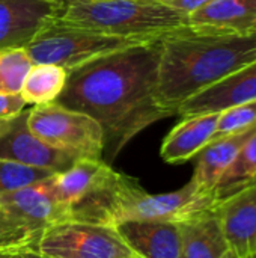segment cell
Listing matches in <instances>:
<instances>
[{"label":"cell","instance_id":"603a6c76","mask_svg":"<svg viewBox=\"0 0 256 258\" xmlns=\"http://www.w3.org/2000/svg\"><path fill=\"white\" fill-rule=\"evenodd\" d=\"M256 127V100L231 106L220 112L216 133L211 141L241 133Z\"/></svg>","mask_w":256,"mask_h":258},{"label":"cell","instance_id":"8fae6325","mask_svg":"<svg viewBox=\"0 0 256 258\" xmlns=\"http://www.w3.org/2000/svg\"><path fill=\"white\" fill-rule=\"evenodd\" d=\"M229 249L237 258L256 252V180L234 190L214 204Z\"/></svg>","mask_w":256,"mask_h":258},{"label":"cell","instance_id":"6da1fadb","mask_svg":"<svg viewBox=\"0 0 256 258\" xmlns=\"http://www.w3.org/2000/svg\"><path fill=\"white\" fill-rule=\"evenodd\" d=\"M161 41L142 42L68 71L56 103L92 116L103 128V160L113 163L124 147L151 124L174 116L157 101Z\"/></svg>","mask_w":256,"mask_h":258},{"label":"cell","instance_id":"277c9868","mask_svg":"<svg viewBox=\"0 0 256 258\" xmlns=\"http://www.w3.org/2000/svg\"><path fill=\"white\" fill-rule=\"evenodd\" d=\"M128 180L103 159H80L50 177L48 186L68 221L115 227Z\"/></svg>","mask_w":256,"mask_h":258},{"label":"cell","instance_id":"f546056e","mask_svg":"<svg viewBox=\"0 0 256 258\" xmlns=\"http://www.w3.org/2000/svg\"><path fill=\"white\" fill-rule=\"evenodd\" d=\"M252 258H256V252H255V254H253V257H252Z\"/></svg>","mask_w":256,"mask_h":258},{"label":"cell","instance_id":"d4e9b609","mask_svg":"<svg viewBox=\"0 0 256 258\" xmlns=\"http://www.w3.org/2000/svg\"><path fill=\"white\" fill-rule=\"evenodd\" d=\"M0 258H54L41 252L38 248L0 249Z\"/></svg>","mask_w":256,"mask_h":258},{"label":"cell","instance_id":"ba28073f","mask_svg":"<svg viewBox=\"0 0 256 258\" xmlns=\"http://www.w3.org/2000/svg\"><path fill=\"white\" fill-rule=\"evenodd\" d=\"M216 197L201 192L195 183L167 194H148L136 178L130 177L119 212V222L130 219L184 222L192 216L214 207Z\"/></svg>","mask_w":256,"mask_h":258},{"label":"cell","instance_id":"3957f363","mask_svg":"<svg viewBox=\"0 0 256 258\" xmlns=\"http://www.w3.org/2000/svg\"><path fill=\"white\" fill-rule=\"evenodd\" d=\"M53 18L139 42L161 41L189 26V14L163 3L137 0H94L59 9Z\"/></svg>","mask_w":256,"mask_h":258},{"label":"cell","instance_id":"4316f807","mask_svg":"<svg viewBox=\"0 0 256 258\" xmlns=\"http://www.w3.org/2000/svg\"><path fill=\"white\" fill-rule=\"evenodd\" d=\"M48 3H53L56 5L57 8L63 9L66 6H71V5H77V3H84V2H94V0H45Z\"/></svg>","mask_w":256,"mask_h":258},{"label":"cell","instance_id":"cb8c5ba5","mask_svg":"<svg viewBox=\"0 0 256 258\" xmlns=\"http://www.w3.org/2000/svg\"><path fill=\"white\" fill-rule=\"evenodd\" d=\"M26 101L20 94H2L0 92V119L11 118L21 113L26 109Z\"/></svg>","mask_w":256,"mask_h":258},{"label":"cell","instance_id":"5bb4252c","mask_svg":"<svg viewBox=\"0 0 256 258\" xmlns=\"http://www.w3.org/2000/svg\"><path fill=\"white\" fill-rule=\"evenodd\" d=\"M59 9L45 0H0V48L26 47Z\"/></svg>","mask_w":256,"mask_h":258},{"label":"cell","instance_id":"f1b7e54d","mask_svg":"<svg viewBox=\"0 0 256 258\" xmlns=\"http://www.w3.org/2000/svg\"><path fill=\"white\" fill-rule=\"evenodd\" d=\"M223 258H237V257H235V254H234L232 251H229V252H228V254H226Z\"/></svg>","mask_w":256,"mask_h":258},{"label":"cell","instance_id":"ac0fdd59","mask_svg":"<svg viewBox=\"0 0 256 258\" xmlns=\"http://www.w3.org/2000/svg\"><path fill=\"white\" fill-rule=\"evenodd\" d=\"M255 130L256 127H253L241 133H235L231 136L211 141L196 156V166L190 181L195 183V186L201 192L214 195L217 181L220 180L223 172L229 168V165L234 162L240 148Z\"/></svg>","mask_w":256,"mask_h":258},{"label":"cell","instance_id":"8992f818","mask_svg":"<svg viewBox=\"0 0 256 258\" xmlns=\"http://www.w3.org/2000/svg\"><path fill=\"white\" fill-rule=\"evenodd\" d=\"M142 44L119 36L48 18L24 47L33 63H51L74 70L97 57Z\"/></svg>","mask_w":256,"mask_h":258},{"label":"cell","instance_id":"2e32d148","mask_svg":"<svg viewBox=\"0 0 256 258\" xmlns=\"http://www.w3.org/2000/svg\"><path fill=\"white\" fill-rule=\"evenodd\" d=\"M189 26L225 33H256V0H214L189 14Z\"/></svg>","mask_w":256,"mask_h":258},{"label":"cell","instance_id":"484cf974","mask_svg":"<svg viewBox=\"0 0 256 258\" xmlns=\"http://www.w3.org/2000/svg\"><path fill=\"white\" fill-rule=\"evenodd\" d=\"M211 2H214V0H167L166 5L172 6L178 11H183L186 14H192Z\"/></svg>","mask_w":256,"mask_h":258},{"label":"cell","instance_id":"d6986e66","mask_svg":"<svg viewBox=\"0 0 256 258\" xmlns=\"http://www.w3.org/2000/svg\"><path fill=\"white\" fill-rule=\"evenodd\" d=\"M68 71L51 63H33L27 73L20 95L26 104L53 103L65 89Z\"/></svg>","mask_w":256,"mask_h":258},{"label":"cell","instance_id":"4fadbf2b","mask_svg":"<svg viewBox=\"0 0 256 258\" xmlns=\"http://www.w3.org/2000/svg\"><path fill=\"white\" fill-rule=\"evenodd\" d=\"M256 100V60L222 82L193 95L178 107L180 116L222 112L231 106Z\"/></svg>","mask_w":256,"mask_h":258},{"label":"cell","instance_id":"44dd1931","mask_svg":"<svg viewBox=\"0 0 256 258\" xmlns=\"http://www.w3.org/2000/svg\"><path fill=\"white\" fill-rule=\"evenodd\" d=\"M32 67L33 60L24 47L0 48V92L20 94Z\"/></svg>","mask_w":256,"mask_h":258},{"label":"cell","instance_id":"4dcf8cb0","mask_svg":"<svg viewBox=\"0 0 256 258\" xmlns=\"http://www.w3.org/2000/svg\"><path fill=\"white\" fill-rule=\"evenodd\" d=\"M3 119H5V118H3ZM0 122H2V119H0Z\"/></svg>","mask_w":256,"mask_h":258},{"label":"cell","instance_id":"7c38bea8","mask_svg":"<svg viewBox=\"0 0 256 258\" xmlns=\"http://www.w3.org/2000/svg\"><path fill=\"white\" fill-rule=\"evenodd\" d=\"M116 231L137 258H181L178 222L130 219L115 225Z\"/></svg>","mask_w":256,"mask_h":258},{"label":"cell","instance_id":"83f0119b","mask_svg":"<svg viewBox=\"0 0 256 258\" xmlns=\"http://www.w3.org/2000/svg\"><path fill=\"white\" fill-rule=\"evenodd\" d=\"M137 2H146V3H163V5H166V3H167V0H137Z\"/></svg>","mask_w":256,"mask_h":258},{"label":"cell","instance_id":"30bf717a","mask_svg":"<svg viewBox=\"0 0 256 258\" xmlns=\"http://www.w3.org/2000/svg\"><path fill=\"white\" fill-rule=\"evenodd\" d=\"M27 115L29 109H24L15 116L2 119L0 159L45 168L53 172H63L83 159L77 154L57 150L35 136L27 125Z\"/></svg>","mask_w":256,"mask_h":258},{"label":"cell","instance_id":"ffe728a7","mask_svg":"<svg viewBox=\"0 0 256 258\" xmlns=\"http://www.w3.org/2000/svg\"><path fill=\"white\" fill-rule=\"evenodd\" d=\"M256 180V130L243 144L237 157L216 184V201Z\"/></svg>","mask_w":256,"mask_h":258},{"label":"cell","instance_id":"7a4b0ae2","mask_svg":"<svg viewBox=\"0 0 256 258\" xmlns=\"http://www.w3.org/2000/svg\"><path fill=\"white\" fill-rule=\"evenodd\" d=\"M256 60V33L183 27L161 39L157 101L174 115L193 95Z\"/></svg>","mask_w":256,"mask_h":258},{"label":"cell","instance_id":"5b68a950","mask_svg":"<svg viewBox=\"0 0 256 258\" xmlns=\"http://www.w3.org/2000/svg\"><path fill=\"white\" fill-rule=\"evenodd\" d=\"M68 221L63 207L53 197L48 178L0 195V249L36 248L56 224Z\"/></svg>","mask_w":256,"mask_h":258},{"label":"cell","instance_id":"52a82bcc","mask_svg":"<svg viewBox=\"0 0 256 258\" xmlns=\"http://www.w3.org/2000/svg\"><path fill=\"white\" fill-rule=\"evenodd\" d=\"M27 125L45 144L83 159H103L104 135L89 115L62 104L45 103L29 109Z\"/></svg>","mask_w":256,"mask_h":258},{"label":"cell","instance_id":"9a60e30c","mask_svg":"<svg viewBox=\"0 0 256 258\" xmlns=\"http://www.w3.org/2000/svg\"><path fill=\"white\" fill-rule=\"evenodd\" d=\"M220 112L183 116L161 144V159L172 165L195 159L213 139Z\"/></svg>","mask_w":256,"mask_h":258},{"label":"cell","instance_id":"1f68e13d","mask_svg":"<svg viewBox=\"0 0 256 258\" xmlns=\"http://www.w3.org/2000/svg\"><path fill=\"white\" fill-rule=\"evenodd\" d=\"M134 258H137V257H134Z\"/></svg>","mask_w":256,"mask_h":258},{"label":"cell","instance_id":"e0dca14e","mask_svg":"<svg viewBox=\"0 0 256 258\" xmlns=\"http://www.w3.org/2000/svg\"><path fill=\"white\" fill-rule=\"evenodd\" d=\"M181 258H223L231 249L214 207L180 222Z\"/></svg>","mask_w":256,"mask_h":258},{"label":"cell","instance_id":"7402d4cb","mask_svg":"<svg viewBox=\"0 0 256 258\" xmlns=\"http://www.w3.org/2000/svg\"><path fill=\"white\" fill-rule=\"evenodd\" d=\"M57 172L0 159V195L38 184Z\"/></svg>","mask_w":256,"mask_h":258},{"label":"cell","instance_id":"9c48e42d","mask_svg":"<svg viewBox=\"0 0 256 258\" xmlns=\"http://www.w3.org/2000/svg\"><path fill=\"white\" fill-rule=\"evenodd\" d=\"M36 248L54 258H134L115 227L74 221L51 227Z\"/></svg>","mask_w":256,"mask_h":258}]
</instances>
